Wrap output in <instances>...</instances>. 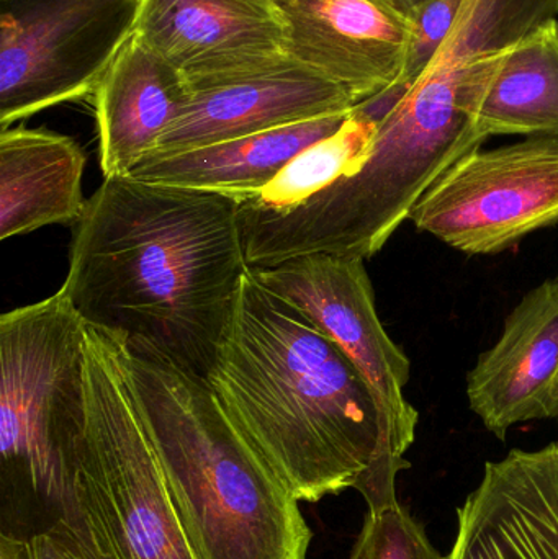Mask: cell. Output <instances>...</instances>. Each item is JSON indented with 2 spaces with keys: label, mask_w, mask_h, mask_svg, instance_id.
I'll return each mask as SVG.
<instances>
[{
  "label": "cell",
  "mask_w": 558,
  "mask_h": 559,
  "mask_svg": "<svg viewBox=\"0 0 558 559\" xmlns=\"http://www.w3.org/2000/svg\"><path fill=\"white\" fill-rule=\"evenodd\" d=\"M249 271L238 199L110 177L74 226L61 289L85 325L206 381Z\"/></svg>",
  "instance_id": "obj_1"
},
{
  "label": "cell",
  "mask_w": 558,
  "mask_h": 559,
  "mask_svg": "<svg viewBox=\"0 0 558 559\" xmlns=\"http://www.w3.org/2000/svg\"><path fill=\"white\" fill-rule=\"evenodd\" d=\"M239 436L300 502L356 489L369 511L399 501L412 463L356 365L249 274L206 378Z\"/></svg>",
  "instance_id": "obj_2"
},
{
  "label": "cell",
  "mask_w": 558,
  "mask_h": 559,
  "mask_svg": "<svg viewBox=\"0 0 558 559\" xmlns=\"http://www.w3.org/2000/svg\"><path fill=\"white\" fill-rule=\"evenodd\" d=\"M127 368L197 558L307 559L313 532L300 501L226 419L206 381L128 347Z\"/></svg>",
  "instance_id": "obj_3"
},
{
  "label": "cell",
  "mask_w": 558,
  "mask_h": 559,
  "mask_svg": "<svg viewBox=\"0 0 558 559\" xmlns=\"http://www.w3.org/2000/svg\"><path fill=\"white\" fill-rule=\"evenodd\" d=\"M59 518L105 559H199L141 420L123 335L85 325V426L64 473Z\"/></svg>",
  "instance_id": "obj_4"
},
{
  "label": "cell",
  "mask_w": 558,
  "mask_h": 559,
  "mask_svg": "<svg viewBox=\"0 0 558 559\" xmlns=\"http://www.w3.org/2000/svg\"><path fill=\"white\" fill-rule=\"evenodd\" d=\"M84 426L85 324L59 288L0 318L3 469L58 501Z\"/></svg>",
  "instance_id": "obj_5"
},
{
  "label": "cell",
  "mask_w": 558,
  "mask_h": 559,
  "mask_svg": "<svg viewBox=\"0 0 558 559\" xmlns=\"http://www.w3.org/2000/svg\"><path fill=\"white\" fill-rule=\"evenodd\" d=\"M0 127L95 94L141 0H0Z\"/></svg>",
  "instance_id": "obj_6"
},
{
  "label": "cell",
  "mask_w": 558,
  "mask_h": 559,
  "mask_svg": "<svg viewBox=\"0 0 558 559\" xmlns=\"http://www.w3.org/2000/svg\"><path fill=\"white\" fill-rule=\"evenodd\" d=\"M422 233L471 255L500 254L558 223V136L472 151L409 213Z\"/></svg>",
  "instance_id": "obj_7"
},
{
  "label": "cell",
  "mask_w": 558,
  "mask_h": 559,
  "mask_svg": "<svg viewBox=\"0 0 558 559\" xmlns=\"http://www.w3.org/2000/svg\"><path fill=\"white\" fill-rule=\"evenodd\" d=\"M269 292L298 309L356 365L376 396L399 449L415 443L418 411L406 401L412 364L380 321L366 261L331 254L288 259L251 269Z\"/></svg>",
  "instance_id": "obj_8"
},
{
  "label": "cell",
  "mask_w": 558,
  "mask_h": 559,
  "mask_svg": "<svg viewBox=\"0 0 558 559\" xmlns=\"http://www.w3.org/2000/svg\"><path fill=\"white\" fill-rule=\"evenodd\" d=\"M186 107L153 153H179L275 128L349 114L346 88L288 56L269 68L190 85ZM151 153V154H153Z\"/></svg>",
  "instance_id": "obj_9"
},
{
  "label": "cell",
  "mask_w": 558,
  "mask_h": 559,
  "mask_svg": "<svg viewBox=\"0 0 558 559\" xmlns=\"http://www.w3.org/2000/svg\"><path fill=\"white\" fill-rule=\"evenodd\" d=\"M133 33L189 87L288 58L277 0H141Z\"/></svg>",
  "instance_id": "obj_10"
},
{
  "label": "cell",
  "mask_w": 558,
  "mask_h": 559,
  "mask_svg": "<svg viewBox=\"0 0 558 559\" xmlns=\"http://www.w3.org/2000/svg\"><path fill=\"white\" fill-rule=\"evenodd\" d=\"M287 55L346 88L357 104L395 87L412 19L389 0H277Z\"/></svg>",
  "instance_id": "obj_11"
},
{
  "label": "cell",
  "mask_w": 558,
  "mask_h": 559,
  "mask_svg": "<svg viewBox=\"0 0 558 559\" xmlns=\"http://www.w3.org/2000/svg\"><path fill=\"white\" fill-rule=\"evenodd\" d=\"M446 559H558V442L485 465Z\"/></svg>",
  "instance_id": "obj_12"
},
{
  "label": "cell",
  "mask_w": 558,
  "mask_h": 559,
  "mask_svg": "<svg viewBox=\"0 0 558 559\" xmlns=\"http://www.w3.org/2000/svg\"><path fill=\"white\" fill-rule=\"evenodd\" d=\"M467 397L500 440L520 424L558 419V277L514 306L500 338L468 371Z\"/></svg>",
  "instance_id": "obj_13"
},
{
  "label": "cell",
  "mask_w": 558,
  "mask_h": 559,
  "mask_svg": "<svg viewBox=\"0 0 558 559\" xmlns=\"http://www.w3.org/2000/svg\"><path fill=\"white\" fill-rule=\"evenodd\" d=\"M189 94L182 72L133 33L94 94L104 179L130 176L179 118Z\"/></svg>",
  "instance_id": "obj_14"
},
{
  "label": "cell",
  "mask_w": 558,
  "mask_h": 559,
  "mask_svg": "<svg viewBox=\"0 0 558 559\" xmlns=\"http://www.w3.org/2000/svg\"><path fill=\"white\" fill-rule=\"evenodd\" d=\"M85 157L72 138L49 130L0 131V241L51 225L75 226L87 200Z\"/></svg>",
  "instance_id": "obj_15"
},
{
  "label": "cell",
  "mask_w": 558,
  "mask_h": 559,
  "mask_svg": "<svg viewBox=\"0 0 558 559\" xmlns=\"http://www.w3.org/2000/svg\"><path fill=\"white\" fill-rule=\"evenodd\" d=\"M349 115H328L179 153L147 154L130 177L246 199L262 192L305 150L333 136Z\"/></svg>",
  "instance_id": "obj_16"
},
{
  "label": "cell",
  "mask_w": 558,
  "mask_h": 559,
  "mask_svg": "<svg viewBox=\"0 0 558 559\" xmlns=\"http://www.w3.org/2000/svg\"><path fill=\"white\" fill-rule=\"evenodd\" d=\"M477 127L485 141L558 136V19L508 52L485 92Z\"/></svg>",
  "instance_id": "obj_17"
},
{
  "label": "cell",
  "mask_w": 558,
  "mask_h": 559,
  "mask_svg": "<svg viewBox=\"0 0 558 559\" xmlns=\"http://www.w3.org/2000/svg\"><path fill=\"white\" fill-rule=\"evenodd\" d=\"M377 130V121L351 111L340 131L295 157L262 192L239 200L259 209H284L330 186L359 166Z\"/></svg>",
  "instance_id": "obj_18"
},
{
  "label": "cell",
  "mask_w": 558,
  "mask_h": 559,
  "mask_svg": "<svg viewBox=\"0 0 558 559\" xmlns=\"http://www.w3.org/2000/svg\"><path fill=\"white\" fill-rule=\"evenodd\" d=\"M462 2L464 0H426L413 10L405 68L395 87L370 98L376 111L385 115L431 64L458 19Z\"/></svg>",
  "instance_id": "obj_19"
},
{
  "label": "cell",
  "mask_w": 558,
  "mask_h": 559,
  "mask_svg": "<svg viewBox=\"0 0 558 559\" xmlns=\"http://www.w3.org/2000/svg\"><path fill=\"white\" fill-rule=\"evenodd\" d=\"M349 559H446L400 501L369 511Z\"/></svg>",
  "instance_id": "obj_20"
},
{
  "label": "cell",
  "mask_w": 558,
  "mask_h": 559,
  "mask_svg": "<svg viewBox=\"0 0 558 559\" xmlns=\"http://www.w3.org/2000/svg\"><path fill=\"white\" fill-rule=\"evenodd\" d=\"M29 544L33 559H105L81 528L62 518L29 537Z\"/></svg>",
  "instance_id": "obj_21"
},
{
  "label": "cell",
  "mask_w": 558,
  "mask_h": 559,
  "mask_svg": "<svg viewBox=\"0 0 558 559\" xmlns=\"http://www.w3.org/2000/svg\"><path fill=\"white\" fill-rule=\"evenodd\" d=\"M0 559H33L29 538L0 535Z\"/></svg>",
  "instance_id": "obj_22"
},
{
  "label": "cell",
  "mask_w": 558,
  "mask_h": 559,
  "mask_svg": "<svg viewBox=\"0 0 558 559\" xmlns=\"http://www.w3.org/2000/svg\"><path fill=\"white\" fill-rule=\"evenodd\" d=\"M393 5L399 7L406 15H412L413 10L418 9L426 0H389Z\"/></svg>",
  "instance_id": "obj_23"
}]
</instances>
